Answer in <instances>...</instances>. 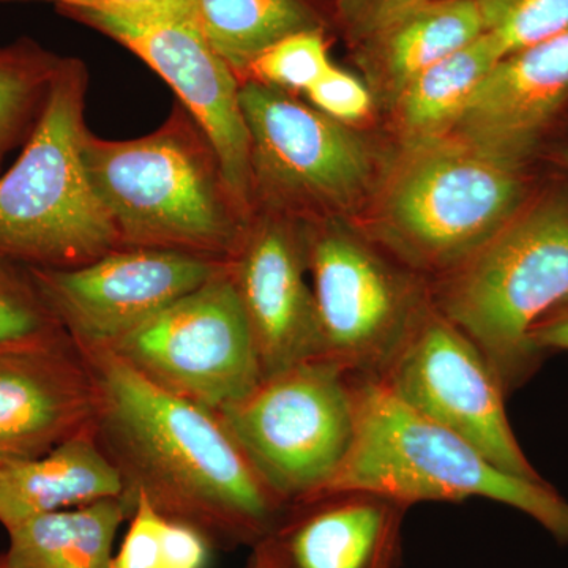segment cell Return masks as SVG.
I'll use <instances>...</instances> for the list:
<instances>
[{
    "label": "cell",
    "mask_w": 568,
    "mask_h": 568,
    "mask_svg": "<svg viewBox=\"0 0 568 568\" xmlns=\"http://www.w3.org/2000/svg\"><path fill=\"white\" fill-rule=\"evenodd\" d=\"M81 353L95 386L93 432L132 515L144 497L224 549L253 548L275 528L286 504L216 413L155 386L110 349Z\"/></svg>",
    "instance_id": "cell-1"
},
{
    "label": "cell",
    "mask_w": 568,
    "mask_h": 568,
    "mask_svg": "<svg viewBox=\"0 0 568 568\" xmlns=\"http://www.w3.org/2000/svg\"><path fill=\"white\" fill-rule=\"evenodd\" d=\"M85 170L121 248H152L230 263L253 216L242 207L207 134L181 102L136 140L89 130Z\"/></svg>",
    "instance_id": "cell-2"
},
{
    "label": "cell",
    "mask_w": 568,
    "mask_h": 568,
    "mask_svg": "<svg viewBox=\"0 0 568 568\" xmlns=\"http://www.w3.org/2000/svg\"><path fill=\"white\" fill-rule=\"evenodd\" d=\"M354 443L324 491L368 489L409 507L481 497L528 515L568 545V500L547 481L500 469L473 444L399 402L379 381L354 376Z\"/></svg>",
    "instance_id": "cell-3"
},
{
    "label": "cell",
    "mask_w": 568,
    "mask_h": 568,
    "mask_svg": "<svg viewBox=\"0 0 568 568\" xmlns=\"http://www.w3.org/2000/svg\"><path fill=\"white\" fill-rule=\"evenodd\" d=\"M432 304L480 349L507 395L532 377L530 332L568 298V197L523 204L491 239L429 284Z\"/></svg>",
    "instance_id": "cell-4"
},
{
    "label": "cell",
    "mask_w": 568,
    "mask_h": 568,
    "mask_svg": "<svg viewBox=\"0 0 568 568\" xmlns=\"http://www.w3.org/2000/svg\"><path fill=\"white\" fill-rule=\"evenodd\" d=\"M89 71L63 58L47 106L20 156L0 175V256L73 268L121 248L85 170Z\"/></svg>",
    "instance_id": "cell-5"
},
{
    "label": "cell",
    "mask_w": 568,
    "mask_h": 568,
    "mask_svg": "<svg viewBox=\"0 0 568 568\" xmlns=\"http://www.w3.org/2000/svg\"><path fill=\"white\" fill-rule=\"evenodd\" d=\"M523 163L440 138L403 149L379 194L376 244L428 280L469 260L525 201Z\"/></svg>",
    "instance_id": "cell-6"
},
{
    "label": "cell",
    "mask_w": 568,
    "mask_h": 568,
    "mask_svg": "<svg viewBox=\"0 0 568 568\" xmlns=\"http://www.w3.org/2000/svg\"><path fill=\"white\" fill-rule=\"evenodd\" d=\"M265 485L286 506L324 491L354 443V376L312 358L261 383L216 410Z\"/></svg>",
    "instance_id": "cell-7"
},
{
    "label": "cell",
    "mask_w": 568,
    "mask_h": 568,
    "mask_svg": "<svg viewBox=\"0 0 568 568\" xmlns=\"http://www.w3.org/2000/svg\"><path fill=\"white\" fill-rule=\"evenodd\" d=\"M254 213L298 223L343 219L376 182L375 153L349 125L260 82L241 84Z\"/></svg>",
    "instance_id": "cell-8"
},
{
    "label": "cell",
    "mask_w": 568,
    "mask_h": 568,
    "mask_svg": "<svg viewBox=\"0 0 568 568\" xmlns=\"http://www.w3.org/2000/svg\"><path fill=\"white\" fill-rule=\"evenodd\" d=\"M302 224L324 358L379 379L432 302L429 282L343 219Z\"/></svg>",
    "instance_id": "cell-9"
},
{
    "label": "cell",
    "mask_w": 568,
    "mask_h": 568,
    "mask_svg": "<svg viewBox=\"0 0 568 568\" xmlns=\"http://www.w3.org/2000/svg\"><path fill=\"white\" fill-rule=\"evenodd\" d=\"M108 349L155 386L213 413L263 379L260 354L226 264Z\"/></svg>",
    "instance_id": "cell-10"
},
{
    "label": "cell",
    "mask_w": 568,
    "mask_h": 568,
    "mask_svg": "<svg viewBox=\"0 0 568 568\" xmlns=\"http://www.w3.org/2000/svg\"><path fill=\"white\" fill-rule=\"evenodd\" d=\"M381 384L399 402L473 444L514 476L544 480L519 446L507 392L465 332L429 302Z\"/></svg>",
    "instance_id": "cell-11"
},
{
    "label": "cell",
    "mask_w": 568,
    "mask_h": 568,
    "mask_svg": "<svg viewBox=\"0 0 568 568\" xmlns=\"http://www.w3.org/2000/svg\"><path fill=\"white\" fill-rule=\"evenodd\" d=\"M136 54L173 88L179 102L207 134L242 207L254 215L250 134L241 104V80L205 39L194 11L119 17L61 10Z\"/></svg>",
    "instance_id": "cell-12"
},
{
    "label": "cell",
    "mask_w": 568,
    "mask_h": 568,
    "mask_svg": "<svg viewBox=\"0 0 568 568\" xmlns=\"http://www.w3.org/2000/svg\"><path fill=\"white\" fill-rule=\"evenodd\" d=\"M224 264L152 248H118L73 268L29 267L78 349H108L207 282Z\"/></svg>",
    "instance_id": "cell-13"
},
{
    "label": "cell",
    "mask_w": 568,
    "mask_h": 568,
    "mask_svg": "<svg viewBox=\"0 0 568 568\" xmlns=\"http://www.w3.org/2000/svg\"><path fill=\"white\" fill-rule=\"evenodd\" d=\"M226 271L244 306L263 377L324 357L304 224L254 213Z\"/></svg>",
    "instance_id": "cell-14"
},
{
    "label": "cell",
    "mask_w": 568,
    "mask_h": 568,
    "mask_svg": "<svg viewBox=\"0 0 568 568\" xmlns=\"http://www.w3.org/2000/svg\"><path fill=\"white\" fill-rule=\"evenodd\" d=\"M409 506L361 488H335L291 504L254 545L260 568H398Z\"/></svg>",
    "instance_id": "cell-15"
},
{
    "label": "cell",
    "mask_w": 568,
    "mask_h": 568,
    "mask_svg": "<svg viewBox=\"0 0 568 568\" xmlns=\"http://www.w3.org/2000/svg\"><path fill=\"white\" fill-rule=\"evenodd\" d=\"M568 103V29L510 52L474 92L452 136L525 164Z\"/></svg>",
    "instance_id": "cell-16"
},
{
    "label": "cell",
    "mask_w": 568,
    "mask_h": 568,
    "mask_svg": "<svg viewBox=\"0 0 568 568\" xmlns=\"http://www.w3.org/2000/svg\"><path fill=\"white\" fill-rule=\"evenodd\" d=\"M93 414L91 369L73 343L0 354V466L50 454Z\"/></svg>",
    "instance_id": "cell-17"
},
{
    "label": "cell",
    "mask_w": 568,
    "mask_h": 568,
    "mask_svg": "<svg viewBox=\"0 0 568 568\" xmlns=\"http://www.w3.org/2000/svg\"><path fill=\"white\" fill-rule=\"evenodd\" d=\"M93 424L43 457L0 466V525L7 530L52 511L122 497Z\"/></svg>",
    "instance_id": "cell-18"
},
{
    "label": "cell",
    "mask_w": 568,
    "mask_h": 568,
    "mask_svg": "<svg viewBox=\"0 0 568 568\" xmlns=\"http://www.w3.org/2000/svg\"><path fill=\"white\" fill-rule=\"evenodd\" d=\"M484 33L473 0H428L354 44L368 84L388 104L403 88Z\"/></svg>",
    "instance_id": "cell-19"
},
{
    "label": "cell",
    "mask_w": 568,
    "mask_h": 568,
    "mask_svg": "<svg viewBox=\"0 0 568 568\" xmlns=\"http://www.w3.org/2000/svg\"><path fill=\"white\" fill-rule=\"evenodd\" d=\"M132 510L122 497L52 511L7 530L9 568H112L115 536Z\"/></svg>",
    "instance_id": "cell-20"
},
{
    "label": "cell",
    "mask_w": 568,
    "mask_h": 568,
    "mask_svg": "<svg viewBox=\"0 0 568 568\" xmlns=\"http://www.w3.org/2000/svg\"><path fill=\"white\" fill-rule=\"evenodd\" d=\"M194 17L216 54L244 81L257 55L293 33L327 31L334 2L325 0H194Z\"/></svg>",
    "instance_id": "cell-21"
},
{
    "label": "cell",
    "mask_w": 568,
    "mask_h": 568,
    "mask_svg": "<svg viewBox=\"0 0 568 568\" xmlns=\"http://www.w3.org/2000/svg\"><path fill=\"white\" fill-rule=\"evenodd\" d=\"M500 58L504 54L499 44L481 33L473 43L407 82L390 103L403 149L454 132L474 92Z\"/></svg>",
    "instance_id": "cell-22"
},
{
    "label": "cell",
    "mask_w": 568,
    "mask_h": 568,
    "mask_svg": "<svg viewBox=\"0 0 568 568\" xmlns=\"http://www.w3.org/2000/svg\"><path fill=\"white\" fill-rule=\"evenodd\" d=\"M62 62L26 37L0 47V168L31 138Z\"/></svg>",
    "instance_id": "cell-23"
},
{
    "label": "cell",
    "mask_w": 568,
    "mask_h": 568,
    "mask_svg": "<svg viewBox=\"0 0 568 568\" xmlns=\"http://www.w3.org/2000/svg\"><path fill=\"white\" fill-rule=\"evenodd\" d=\"M112 568H205L211 541L192 526L164 517L144 497H136Z\"/></svg>",
    "instance_id": "cell-24"
},
{
    "label": "cell",
    "mask_w": 568,
    "mask_h": 568,
    "mask_svg": "<svg viewBox=\"0 0 568 568\" xmlns=\"http://www.w3.org/2000/svg\"><path fill=\"white\" fill-rule=\"evenodd\" d=\"M31 268L0 256V354L70 345Z\"/></svg>",
    "instance_id": "cell-25"
},
{
    "label": "cell",
    "mask_w": 568,
    "mask_h": 568,
    "mask_svg": "<svg viewBox=\"0 0 568 568\" xmlns=\"http://www.w3.org/2000/svg\"><path fill=\"white\" fill-rule=\"evenodd\" d=\"M504 55L568 29V0H473Z\"/></svg>",
    "instance_id": "cell-26"
},
{
    "label": "cell",
    "mask_w": 568,
    "mask_h": 568,
    "mask_svg": "<svg viewBox=\"0 0 568 568\" xmlns=\"http://www.w3.org/2000/svg\"><path fill=\"white\" fill-rule=\"evenodd\" d=\"M327 33L297 32L276 41L254 59L244 81L260 82L284 92L305 93L332 67Z\"/></svg>",
    "instance_id": "cell-27"
},
{
    "label": "cell",
    "mask_w": 568,
    "mask_h": 568,
    "mask_svg": "<svg viewBox=\"0 0 568 568\" xmlns=\"http://www.w3.org/2000/svg\"><path fill=\"white\" fill-rule=\"evenodd\" d=\"M305 95L317 111L349 126L368 118L373 108L372 89L334 63Z\"/></svg>",
    "instance_id": "cell-28"
},
{
    "label": "cell",
    "mask_w": 568,
    "mask_h": 568,
    "mask_svg": "<svg viewBox=\"0 0 568 568\" xmlns=\"http://www.w3.org/2000/svg\"><path fill=\"white\" fill-rule=\"evenodd\" d=\"M428 0H334L335 26L358 43Z\"/></svg>",
    "instance_id": "cell-29"
},
{
    "label": "cell",
    "mask_w": 568,
    "mask_h": 568,
    "mask_svg": "<svg viewBox=\"0 0 568 568\" xmlns=\"http://www.w3.org/2000/svg\"><path fill=\"white\" fill-rule=\"evenodd\" d=\"M59 10H89L119 17H148V14L194 11V0H48Z\"/></svg>",
    "instance_id": "cell-30"
},
{
    "label": "cell",
    "mask_w": 568,
    "mask_h": 568,
    "mask_svg": "<svg viewBox=\"0 0 568 568\" xmlns=\"http://www.w3.org/2000/svg\"><path fill=\"white\" fill-rule=\"evenodd\" d=\"M530 345L541 357L558 351L568 353V298L538 321L530 332Z\"/></svg>",
    "instance_id": "cell-31"
},
{
    "label": "cell",
    "mask_w": 568,
    "mask_h": 568,
    "mask_svg": "<svg viewBox=\"0 0 568 568\" xmlns=\"http://www.w3.org/2000/svg\"><path fill=\"white\" fill-rule=\"evenodd\" d=\"M0 568H9V566H7L6 559H3V556H0Z\"/></svg>",
    "instance_id": "cell-32"
},
{
    "label": "cell",
    "mask_w": 568,
    "mask_h": 568,
    "mask_svg": "<svg viewBox=\"0 0 568 568\" xmlns=\"http://www.w3.org/2000/svg\"><path fill=\"white\" fill-rule=\"evenodd\" d=\"M246 568H260V567L254 566V564H253V562H248V567H246Z\"/></svg>",
    "instance_id": "cell-33"
},
{
    "label": "cell",
    "mask_w": 568,
    "mask_h": 568,
    "mask_svg": "<svg viewBox=\"0 0 568 568\" xmlns=\"http://www.w3.org/2000/svg\"><path fill=\"white\" fill-rule=\"evenodd\" d=\"M566 164H567V166H568V151H567V153H566Z\"/></svg>",
    "instance_id": "cell-34"
},
{
    "label": "cell",
    "mask_w": 568,
    "mask_h": 568,
    "mask_svg": "<svg viewBox=\"0 0 568 568\" xmlns=\"http://www.w3.org/2000/svg\"><path fill=\"white\" fill-rule=\"evenodd\" d=\"M0 2H7V0H0Z\"/></svg>",
    "instance_id": "cell-35"
}]
</instances>
